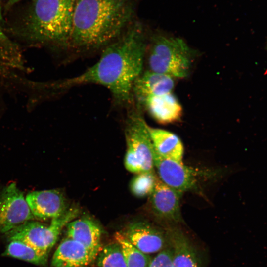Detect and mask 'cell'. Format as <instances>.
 I'll return each mask as SVG.
<instances>
[{"mask_svg": "<svg viewBox=\"0 0 267 267\" xmlns=\"http://www.w3.org/2000/svg\"><path fill=\"white\" fill-rule=\"evenodd\" d=\"M98 255L67 236L53 254L50 267H88Z\"/></svg>", "mask_w": 267, "mask_h": 267, "instance_id": "cell-12", "label": "cell"}, {"mask_svg": "<svg viewBox=\"0 0 267 267\" xmlns=\"http://www.w3.org/2000/svg\"><path fill=\"white\" fill-rule=\"evenodd\" d=\"M167 234L173 250V267H200L197 253L184 232L173 226L167 229Z\"/></svg>", "mask_w": 267, "mask_h": 267, "instance_id": "cell-16", "label": "cell"}, {"mask_svg": "<svg viewBox=\"0 0 267 267\" xmlns=\"http://www.w3.org/2000/svg\"><path fill=\"white\" fill-rule=\"evenodd\" d=\"M154 169L159 179L168 186L179 192L198 190L200 182L214 176L215 172L206 169L188 167L184 164L164 158L153 148Z\"/></svg>", "mask_w": 267, "mask_h": 267, "instance_id": "cell-7", "label": "cell"}, {"mask_svg": "<svg viewBox=\"0 0 267 267\" xmlns=\"http://www.w3.org/2000/svg\"><path fill=\"white\" fill-rule=\"evenodd\" d=\"M183 193L168 186L158 178L149 196L150 211L159 222L171 225L181 223L180 198Z\"/></svg>", "mask_w": 267, "mask_h": 267, "instance_id": "cell-9", "label": "cell"}, {"mask_svg": "<svg viewBox=\"0 0 267 267\" xmlns=\"http://www.w3.org/2000/svg\"><path fill=\"white\" fill-rule=\"evenodd\" d=\"M2 24H3V17L2 14V9L0 3V41H4L6 39L4 33L2 29Z\"/></svg>", "mask_w": 267, "mask_h": 267, "instance_id": "cell-23", "label": "cell"}, {"mask_svg": "<svg viewBox=\"0 0 267 267\" xmlns=\"http://www.w3.org/2000/svg\"><path fill=\"white\" fill-rule=\"evenodd\" d=\"M148 50L149 70L174 78H183L188 75L192 52L182 39L157 35L153 37Z\"/></svg>", "mask_w": 267, "mask_h": 267, "instance_id": "cell-4", "label": "cell"}, {"mask_svg": "<svg viewBox=\"0 0 267 267\" xmlns=\"http://www.w3.org/2000/svg\"><path fill=\"white\" fill-rule=\"evenodd\" d=\"M34 219L26 198L15 183L0 191V232L5 234Z\"/></svg>", "mask_w": 267, "mask_h": 267, "instance_id": "cell-8", "label": "cell"}, {"mask_svg": "<svg viewBox=\"0 0 267 267\" xmlns=\"http://www.w3.org/2000/svg\"><path fill=\"white\" fill-rule=\"evenodd\" d=\"M115 241L120 245L127 267H148L151 257L134 246L121 232H117Z\"/></svg>", "mask_w": 267, "mask_h": 267, "instance_id": "cell-19", "label": "cell"}, {"mask_svg": "<svg viewBox=\"0 0 267 267\" xmlns=\"http://www.w3.org/2000/svg\"><path fill=\"white\" fill-rule=\"evenodd\" d=\"M24 22L28 38L37 43L68 48L75 0H32Z\"/></svg>", "mask_w": 267, "mask_h": 267, "instance_id": "cell-3", "label": "cell"}, {"mask_svg": "<svg viewBox=\"0 0 267 267\" xmlns=\"http://www.w3.org/2000/svg\"><path fill=\"white\" fill-rule=\"evenodd\" d=\"M25 198L33 216L38 220L52 219L68 208L63 194L55 189L33 191Z\"/></svg>", "mask_w": 267, "mask_h": 267, "instance_id": "cell-11", "label": "cell"}, {"mask_svg": "<svg viewBox=\"0 0 267 267\" xmlns=\"http://www.w3.org/2000/svg\"><path fill=\"white\" fill-rule=\"evenodd\" d=\"M140 105L143 106L154 119L160 124L174 123L182 117L181 105L172 92L149 97Z\"/></svg>", "mask_w": 267, "mask_h": 267, "instance_id": "cell-15", "label": "cell"}, {"mask_svg": "<svg viewBox=\"0 0 267 267\" xmlns=\"http://www.w3.org/2000/svg\"><path fill=\"white\" fill-rule=\"evenodd\" d=\"M48 255V253L40 251L18 240L9 241L3 253L4 256L21 259L40 266L46 265Z\"/></svg>", "mask_w": 267, "mask_h": 267, "instance_id": "cell-18", "label": "cell"}, {"mask_svg": "<svg viewBox=\"0 0 267 267\" xmlns=\"http://www.w3.org/2000/svg\"><path fill=\"white\" fill-rule=\"evenodd\" d=\"M132 13L131 0H75L67 48L88 52L105 47L127 29Z\"/></svg>", "mask_w": 267, "mask_h": 267, "instance_id": "cell-2", "label": "cell"}, {"mask_svg": "<svg viewBox=\"0 0 267 267\" xmlns=\"http://www.w3.org/2000/svg\"><path fill=\"white\" fill-rule=\"evenodd\" d=\"M125 129L126 169L134 174L154 171L153 146L148 125L138 111L130 112Z\"/></svg>", "mask_w": 267, "mask_h": 267, "instance_id": "cell-5", "label": "cell"}, {"mask_svg": "<svg viewBox=\"0 0 267 267\" xmlns=\"http://www.w3.org/2000/svg\"><path fill=\"white\" fill-rule=\"evenodd\" d=\"M173 250L168 243L163 250L152 258L148 267H173Z\"/></svg>", "mask_w": 267, "mask_h": 267, "instance_id": "cell-22", "label": "cell"}, {"mask_svg": "<svg viewBox=\"0 0 267 267\" xmlns=\"http://www.w3.org/2000/svg\"><path fill=\"white\" fill-rule=\"evenodd\" d=\"M130 182L132 193L138 197L149 196L156 185L158 176L154 171L135 174Z\"/></svg>", "mask_w": 267, "mask_h": 267, "instance_id": "cell-20", "label": "cell"}, {"mask_svg": "<svg viewBox=\"0 0 267 267\" xmlns=\"http://www.w3.org/2000/svg\"><path fill=\"white\" fill-rule=\"evenodd\" d=\"M175 85L174 78L149 70L138 77L134 85V98L140 105L146 99L172 92Z\"/></svg>", "mask_w": 267, "mask_h": 267, "instance_id": "cell-13", "label": "cell"}, {"mask_svg": "<svg viewBox=\"0 0 267 267\" xmlns=\"http://www.w3.org/2000/svg\"><path fill=\"white\" fill-rule=\"evenodd\" d=\"M146 47L141 26L134 25L104 47L94 64L81 74L57 82L53 86L66 89L88 84L102 85L109 89L116 105L129 106L134 99V82L142 73Z\"/></svg>", "mask_w": 267, "mask_h": 267, "instance_id": "cell-1", "label": "cell"}, {"mask_svg": "<svg viewBox=\"0 0 267 267\" xmlns=\"http://www.w3.org/2000/svg\"><path fill=\"white\" fill-rule=\"evenodd\" d=\"M97 258V267H127L121 247L116 241L106 245Z\"/></svg>", "mask_w": 267, "mask_h": 267, "instance_id": "cell-21", "label": "cell"}, {"mask_svg": "<svg viewBox=\"0 0 267 267\" xmlns=\"http://www.w3.org/2000/svg\"><path fill=\"white\" fill-rule=\"evenodd\" d=\"M21 0H8V6H12Z\"/></svg>", "mask_w": 267, "mask_h": 267, "instance_id": "cell-24", "label": "cell"}, {"mask_svg": "<svg viewBox=\"0 0 267 267\" xmlns=\"http://www.w3.org/2000/svg\"><path fill=\"white\" fill-rule=\"evenodd\" d=\"M148 130L153 148L162 157L182 163L184 149L179 138L169 131L152 128L148 125Z\"/></svg>", "mask_w": 267, "mask_h": 267, "instance_id": "cell-17", "label": "cell"}, {"mask_svg": "<svg viewBox=\"0 0 267 267\" xmlns=\"http://www.w3.org/2000/svg\"><path fill=\"white\" fill-rule=\"evenodd\" d=\"M122 233L134 246L148 255L158 253L168 244L167 231L146 221L131 222Z\"/></svg>", "mask_w": 267, "mask_h": 267, "instance_id": "cell-10", "label": "cell"}, {"mask_svg": "<svg viewBox=\"0 0 267 267\" xmlns=\"http://www.w3.org/2000/svg\"><path fill=\"white\" fill-rule=\"evenodd\" d=\"M67 236L81 243L98 255L101 247L102 230L99 224L89 217L75 219L66 225Z\"/></svg>", "mask_w": 267, "mask_h": 267, "instance_id": "cell-14", "label": "cell"}, {"mask_svg": "<svg viewBox=\"0 0 267 267\" xmlns=\"http://www.w3.org/2000/svg\"><path fill=\"white\" fill-rule=\"evenodd\" d=\"M79 209L67 208L61 215L51 219L49 224L34 220L27 221L5 234L9 241L18 240L36 249L49 253L69 222L76 219Z\"/></svg>", "mask_w": 267, "mask_h": 267, "instance_id": "cell-6", "label": "cell"}]
</instances>
